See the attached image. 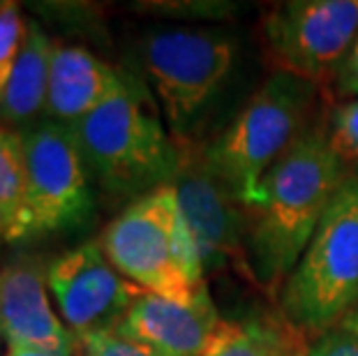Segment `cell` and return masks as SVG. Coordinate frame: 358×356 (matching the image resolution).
<instances>
[{"mask_svg": "<svg viewBox=\"0 0 358 356\" xmlns=\"http://www.w3.org/2000/svg\"><path fill=\"white\" fill-rule=\"evenodd\" d=\"M74 130L90 183L111 199L134 201L176 178L180 141L169 137L148 90L127 74Z\"/></svg>", "mask_w": 358, "mask_h": 356, "instance_id": "cell-2", "label": "cell"}, {"mask_svg": "<svg viewBox=\"0 0 358 356\" xmlns=\"http://www.w3.org/2000/svg\"><path fill=\"white\" fill-rule=\"evenodd\" d=\"M102 252L139 290L189 303L208 292L201 252L171 183L129 201L104 227Z\"/></svg>", "mask_w": 358, "mask_h": 356, "instance_id": "cell-3", "label": "cell"}, {"mask_svg": "<svg viewBox=\"0 0 358 356\" xmlns=\"http://www.w3.org/2000/svg\"><path fill=\"white\" fill-rule=\"evenodd\" d=\"M220 322L208 292L189 303L141 292L111 333L155 356H203Z\"/></svg>", "mask_w": 358, "mask_h": 356, "instance_id": "cell-12", "label": "cell"}, {"mask_svg": "<svg viewBox=\"0 0 358 356\" xmlns=\"http://www.w3.org/2000/svg\"><path fill=\"white\" fill-rule=\"evenodd\" d=\"M310 356H358V336L342 327H335L322 333L310 345Z\"/></svg>", "mask_w": 358, "mask_h": 356, "instance_id": "cell-20", "label": "cell"}, {"mask_svg": "<svg viewBox=\"0 0 358 356\" xmlns=\"http://www.w3.org/2000/svg\"><path fill=\"white\" fill-rule=\"evenodd\" d=\"M44 271L30 259H17L0 271V336L7 350L77 356L79 340L53 308Z\"/></svg>", "mask_w": 358, "mask_h": 356, "instance_id": "cell-11", "label": "cell"}, {"mask_svg": "<svg viewBox=\"0 0 358 356\" xmlns=\"http://www.w3.org/2000/svg\"><path fill=\"white\" fill-rule=\"evenodd\" d=\"M338 327H342V329H347V331H352L354 336H358V303L356 306L349 310V313L342 317V322L338 324Z\"/></svg>", "mask_w": 358, "mask_h": 356, "instance_id": "cell-23", "label": "cell"}, {"mask_svg": "<svg viewBox=\"0 0 358 356\" xmlns=\"http://www.w3.org/2000/svg\"><path fill=\"white\" fill-rule=\"evenodd\" d=\"M28 19L12 0H0V97H3L14 63L26 37Z\"/></svg>", "mask_w": 358, "mask_h": 356, "instance_id": "cell-18", "label": "cell"}, {"mask_svg": "<svg viewBox=\"0 0 358 356\" xmlns=\"http://www.w3.org/2000/svg\"><path fill=\"white\" fill-rule=\"evenodd\" d=\"M44 276L60 320L77 338L113 331L143 292L111 266L100 241H86L56 257Z\"/></svg>", "mask_w": 358, "mask_h": 356, "instance_id": "cell-9", "label": "cell"}, {"mask_svg": "<svg viewBox=\"0 0 358 356\" xmlns=\"http://www.w3.org/2000/svg\"><path fill=\"white\" fill-rule=\"evenodd\" d=\"M326 143L342 166L358 164V97L335 104L324 125Z\"/></svg>", "mask_w": 358, "mask_h": 356, "instance_id": "cell-17", "label": "cell"}, {"mask_svg": "<svg viewBox=\"0 0 358 356\" xmlns=\"http://www.w3.org/2000/svg\"><path fill=\"white\" fill-rule=\"evenodd\" d=\"M30 236L26 157L19 130L0 125V241Z\"/></svg>", "mask_w": 358, "mask_h": 356, "instance_id": "cell-16", "label": "cell"}, {"mask_svg": "<svg viewBox=\"0 0 358 356\" xmlns=\"http://www.w3.org/2000/svg\"><path fill=\"white\" fill-rule=\"evenodd\" d=\"M275 72L310 83L335 81L358 37V0H289L264 19Z\"/></svg>", "mask_w": 358, "mask_h": 356, "instance_id": "cell-8", "label": "cell"}, {"mask_svg": "<svg viewBox=\"0 0 358 356\" xmlns=\"http://www.w3.org/2000/svg\"><path fill=\"white\" fill-rule=\"evenodd\" d=\"M5 356H58V354H47V352H37V350H7Z\"/></svg>", "mask_w": 358, "mask_h": 356, "instance_id": "cell-24", "label": "cell"}, {"mask_svg": "<svg viewBox=\"0 0 358 356\" xmlns=\"http://www.w3.org/2000/svg\"><path fill=\"white\" fill-rule=\"evenodd\" d=\"M238 56V40L220 28H162L141 44L143 70L166 125L185 134L224 86Z\"/></svg>", "mask_w": 358, "mask_h": 356, "instance_id": "cell-6", "label": "cell"}, {"mask_svg": "<svg viewBox=\"0 0 358 356\" xmlns=\"http://www.w3.org/2000/svg\"><path fill=\"white\" fill-rule=\"evenodd\" d=\"M315 83L273 72L231 125L206 148L203 162L231 199L252 211L264 176L306 134Z\"/></svg>", "mask_w": 358, "mask_h": 356, "instance_id": "cell-4", "label": "cell"}, {"mask_svg": "<svg viewBox=\"0 0 358 356\" xmlns=\"http://www.w3.org/2000/svg\"><path fill=\"white\" fill-rule=\"evenodd\" d=\"M299 333L285 315H257L243 322H220L203 356H289Z\"/></svg>", "mask_w": 358, "mask_h": 356, "instance_id": "cell-15", "label": "cell"}, {"mask_svg": "<svg viewBox=\"0 0 358 356\" xmlns=\"http://www.w3.org/2000/svg\"><path fill=\"white\" fill-rule=\"evenodd\" d=\"M53 47L56 44L44 33V28L37 21L28 19L19 58L14 63L5 93L0 97V125L24 130L30 123H35L40 113L44 116Z\"/></svg>", "mask_w": 358, "mask_h": 356, "instance_id": "cell-14", "label": "cell"}, {"mask_svg": "<svg viewBox=\"0 0 358 356\" xmlns=\"http://www.w3.org/2000/svg\"><path fill=\"white\" fill-rule=\"evenodd\" d=\"M324 127H312L275 162L259 187L250 232L252 273L268 290L285 287L345 183Z\"/></svg>", "mask_w": 358, "mask_h": 356, "instance_id": "cell-1", "label": "cell"}, {"mask_svg": "<svg viewBox=\"0 0 358 356\" xmlns=\"http://www.w3.org/2000/svg\"><path fill=\"white\" fill-rule=\"evenodd\" d=\"M358 303V176L345 178L280 292L282 315L303 333L335 329Z\"/></svg>", "mask_w": 358, "mask_h": 356, "instance_id": "cell-5", "label": "cell"}, {"mask_svg": "<svg viewBox=\"0 0 358 356\" xmlns=\"http://www.w3.org/2000/svg\"><path fill=\"white\" fill-rule=\"evenodd\" d=\"M289 356H310V345L306 343V333H303L301 329H299V333H296L292 350H289Z\"/></svg>", "mask_w": 358, "mask_h": 356, "instance_id": "cell-22", "label": "cell"}, {"mask_svg": "<svg viewBox=\"0 0 358 356\" xmlns=\"http://www.w3.org/2000/svg\"><path fill=\"white\" fill-rule=\"evenodd\" d=\"M335 88H338L340 95H349V97H358V37L354 42L352 51H349L347 60L342 63L338 77H335Z\"/></svg>", "mask_w": 358, "mask_h": 356, "instance_id": "cell-21", "label": "cell"}, {"mask_svg": "<svg viewBox=\"0 0 358 356\" xmlns=\"http://www.w3.org/2000/svg\"><path fill=\"white\" fill-rule=\"evenodd\" d=\"M123 81V72L97 58L93 51L56 44L51 56L49 93L44 118L58 123H79L93 113Z\"/></svg>", "mask_w": 358, "mask_h": 356, "instance_id": "cell-13", "label": "cell"}, {"mask_svg": "<svg viewBox=\"0 0 358 356\" xmlns=\"http://www.w3.org/2000/svg\"><path fill=\"white\" fill-rule=\"evenodd\" d=\"M182 146L178 173L173 178L178 204L187 227L201 252L203 271L234 269L243 276H255L250 255L243 245L238 206L222 183L213 176L201 155H192V148Z\"/></svg>", "mask_w": 358, "mask_h": 356, "instance_id": "cell-10", "label": "cell"}, {"mask_svg": "<svg viewBox=\"0 0 358 356\" xmlns=\"http://www.w3.org/2000/svg\"><path fill=\"white\" fill-rule=\"evenodd\" d=\"M19 134L26 157L30 236L77 229L93 215L95 201L74 125L44 118Z\"/></svg>", "mask_w": 358, "mask_h": 356, "instance_id": "cell-7", "label": "cell"}, {"mask_svg": "<svg viewBox=\"0 0 358 356\" xmlns=\"http://www.w3.org/2000/svg\"><path fill=\"white\" fill-rule=\"evenodd\" d=\"M77 340V356H155L125 338H118L111 331L88 333V336H79Z\"/></svg>", "mask_w": 358, "mask_h": 356, "instance_id": "cell-19", "label": "cell"}, {"mask_svg": "<svg viewBox=\"0 0 358 356\" xmlns=\"http://www.w3.org/2000/svg\"><path fill=\"white\" fill-rule=\"evenodd\" d=\"M0 340H3V336H0Z\"/></svg>", "mask_w": 358, "mask_h": 356, "instance_id": "cell-25", "label": "cell"}]
</instances>
